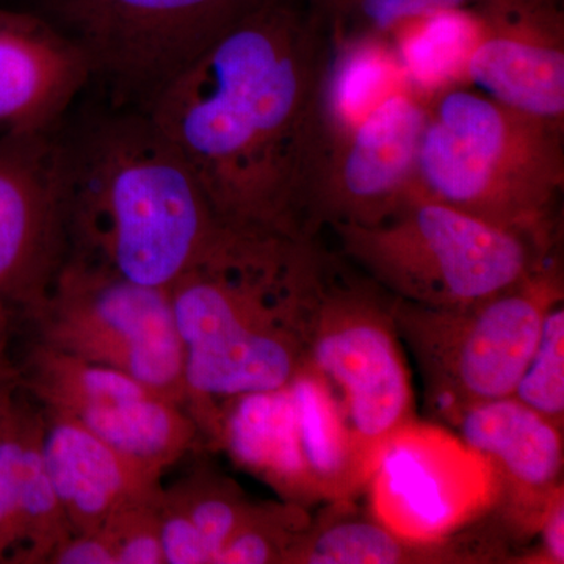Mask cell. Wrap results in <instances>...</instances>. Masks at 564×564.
Instances as JSON below:
<instances>
[{
    "instance_id": "obj_1",
    "label": "cell",
    "mask_w": 564,
    "mask_h": 564,
    "mask_svg": "<svg viewBox=\"0 0 564 564\" xmlns=\"http://www.w3.org/2000/svg\"><path fill=\"white\" fill-rule=\"evenodd\" d=\"M337 47L303 0H263L148 107L225 225L315 240L307 207L332 140Z\"/></svg>"
},
{
    "instance_id": "obj_2",
    "label": "cell",
    "mask_w": 564,
    "mask_h": 564,
    "mask_svg": "<svg viewBox=\"0 0 564 564\" xmlns=\"http://www.w3.org/2000/svg\"><path fill=\"white\" fill-rule=\"evenodd\" d=\"M62 140L69 252L170 289L231 228L147 111L109 106Z\"/></svg>"
},
{
    "instance_id": "obj_3",
    "label": "cell",
    "mask_w": 564,
    "mask_h": 564,
    "mask_svg": "<svg viewBox=\"0 0 564 564\" xmlns=\"http://www.w3.org/2000/svg\"><path fill=\"white\" fill-rule=\"evenodd\" d=\"M321 254L318 239L229 228L170 288L199 430L214 432L223 404L288 388L306 367L303 310Z\"/></svg>"
},
{
    "instance_id": "obj_4",
    "label": "cell",
    "mask_w": 564,
    "mask_h": 564,
    "mask_svg": "<svg viewBox=\"0 0 564 564\" xmlns=\"http://www.w3.org/2000/svg\"><path fill=\"white\" fill-rule=\"evenodd\" d=\"M564 126L463 85L426 98L417 192L555 248Z\"/></svg>"
},
{
    "instance_id": "obj_5",
    "label": "cell",
    "mask_w": 564,
    "mask_h": 564,
    "mask_svg": "<svg viewBox=\"0 0 564 564\" xmlns=\"http://www.w3.org/2000/svg\"><path fill=\"white\" fill-rule=\"evenodd\" d=\"M345 261L406 302L466 306L532 276L554 248L415 191L372 226H329Z\"/></svg>"
},
{
    "instance_id": "obj_6",
    "label": "cell",
    "mask_w": 564,
    "mask_h": 564,
    "mask_svg": "<svg viewBox=\"0 0 564 564\" xmlns=\"http://www.w3.org/2000/svg\"><path fill=\"white\" fill-rule=\"evenodd\" d=\"M560 302L563 276L554 261L466 306H423L393 296V322L417 366L429 413L452 426L466 408L513 395L544 317Z\"/></svg>"
},
{
    "instance_id": "obj_7",
    "label": "cell",
    "mask_w": 564,
    "mask_h": 564,
    "mask_svg": "<svg viewBox=\"0 0 564 564\" xmlns=\"http://www.w3.org/2000/svg\"><path fill=\"white\" fill-rule=\"evenodd\" d=\"M391 293L343 256L322 250L303 310L306 366L339 397L356 447L377 448L414 421V392Z\"/></svg>"
},
{
    "instance_id": "obj_8",
    "label": "cell",
    "mask_w": 564,
    "mask_h": 564,
    "mask_svg": "<svg viewBox=\"0 0 564 564\" xmlns=\"http://www.w3.org/2000/svg\"><path fill=\"white\" fill-rule=\"evenodd\" d=\"M28 318L36 343L120 370L170 402L187 404L185 350L170 289L68 252L50 295Z\"/></svg>"
},
{
    "instance_id": "obj_9",
    "label": "cell",
    "mask_w": 564,
    "mask_h": 564,
    "mask_svg": "<svg viewBox=\"0 0 564 564\" xmlns=\"http://www.w3.org/2000/svg\"><path fill=\"white\" fill-rule=\"evenodd\" d=\"M262 2L43 0L40 14L80 47L109 106L147 111L163 88Z\"/></svg>"
},
{
    "instance_id": "obj_10",
    "label": "cell",
    "mask_w": 564,
    "mask_h": 564,
    "mask_svg": "<svg viewBox=\"0 0 564 564\" xmlns=\"http://www.w3.org/2000/svg\"><path fill=\"white\" fill-rule=\"evenodd\" d=\"M426 98L393 90L366 113L334 129L307 207L306 231L332 225L372 226L417 191V158Z\"/></svg>"
},
{
    "instance_id": "obj_11",
    "label": "cell",
    "mask_w": 564,
    "mask_h": 564,
    "mask_svg": "<svg viewBox=\"0 0 564 564\" xmlns=\"http://www.w3.org/2000/svg\"><path fill=\"white\" fill-rule=\"evenodd\" d=\"M370 511L400 536L440 543L496 503L484 459L443 426L408 422L377 448Z\"/></svg>"
},
{
    "instance_id": "obj_12",
    "label": "cell",
    "mask_w": 564,
    "mask_h": 564,
    "mask_svg": "<svg viewBox=\"0 0 564 564\" xmlns=\"http://www.w3.org/2000/svg\"><path fill=\"white\" fill-rule=\"evenodd\" d=\"M68 252L62 132L0 133V299L35 313Z\"/></svg>"
},
{
    "instance_id": "obj_13",
    "label": "cell",
    "mask_w": 564,
    "mask_h": 564,
    "mask_svg": "<svg viewBox=\"0 0 564 564\" xmlns=\"http://www.w3.org/2000/svg\"><path fill=\"white\" fill-rule=\"evenodd\" d=\"M466 79L489 98L564 126V18L556 0H481Z\"/></svg>"
},
{
    "instance_id": "obj_14",
    "label": "cell",
    "mask_w": 564,
    "mask_h": 564,
    "mask_svg": "<svg viewBox=\"0 0 564 564\" xmlns=\"http://www.w3.org/2000/svg\"><path fill=\"white\" fill-rule=\"evenodd\" d=\"M452 429L491 470L508 527L536 533L563 489V430L513 395L466 408Z\"/></svg>"
},
{
    "instance_id": "obj_15",
    "label": "cell",
    "mask_w": 564,
    "mask_h": 564,
    "mask_svg": "<svg viewBox=\"0 0 564 564\" xmlns=\"http://www.w3.org/2000/svg\"><path fill=\"white\" fill-rule=\"evenodd\" d=\"M90 82L84 52L47 18L0 9V133L54 131Z\"/></svg>"
},
{
    "instance_id": "obj_16",
    "label": "cell",
    "mask_w": 564,
    "mask_h": 564,
    "mask_svg": "<svg viewBox=\"0 0 564 564\" xmlns=\"http://www.w3.org/2000/svg\"><path fill=\"white\" fill-rule=\"evenodd\" d=\"M41 411V454L74 533L96 532L122 505L161 491V473L126 458L76 419Z\"/></svg>"
},
{
    "instance_id": "obj_17",
    "label": "cell",
    "mask_w": 564,
    "mask_h": 564,
    "mask_svg": "<svg viewBox=\"0 0 564 564\" xmlns=\"http://www.w3.org/2000/svg\"><path fill=\"white\" fill-rule=\"evenodd\" d=\"M288 392L304 505L352 500L366 491L369 463L356 447L343 404L328 381L306 366Z\"/></svg>"
},
{
    "instance_id": "obj_18",
    "label": "cell",
    "mask_w": 564,
    "mask_h": 564,
    "mask_svg": "<svg viewBox=\"0 0 564 564\" xmlns=\"http://www.w3.org/2000/svg\"><path fill=\"white\" fill-rule=\"evenodd\" d=\"M467 556L458 538L440 543L408 540L352 500H336L293 544L284 564L462 563Z\"/></svg>"
},
{
    "instance_id": "obj_19",
    "label": "cell",
    "mask_w": 564,
    "mask_h": 564,
    "mask_svg": "<svg viewBox=\"0 0 564 564\" xmlns=\"http://www.w3.org/2000/svg\"><path fill=\"white\" fill-rule=\"evenodd\" d=\"M69 417L126 458L161 474L191 451L199 432L184 406L154 392L96 404Z\"/></svg>"
},
{
    "instance_id": "obj_20",
    "label": "cell",
    "mask_w": 564,
    "mask_h": 564,
    "mask_svg": "<svg viewBox=\"0 0 564 564\" xmlns=\"http://www.w3.org/2000/svg\"><path fill=\"white\" fill-rule=\"evenodd\" d=\"M43 422L20 388L0 432V563L14 564L20 554L29 452Z\"/></svg>"
},
{
    "instance_id": "obj_21",
    "label": "cell",
    "mask_w": 564,
    "mask_h": 564,
    "mask_svg": "<svg viewBox=\"0 0 564 564\" xmlns=\"http://www.w3.org/2000/svg\"><path fill=\"white\" fill-rule=\"evenodd\" d=\"M310 522L306 507L299 503H251L214 564H284Z\"/></svg>"
},
{
    "instance_id": "obj_22",
    "label": "cell",
    "mask_w": 564,
    "mask_h": 564,
    "mask_svg": "<svg viewBox=\"0 0 564 564\" xmlns=\"http://www.w3.org/2000/svg\"><path fill=\"white\" fill-rule=\"evenodd\" d=\"M165 492L195 525L209 551L212 564L252 503L232 480L207 470L177 481Z\"/></svg>"
},
{
    "instance_id": "obj_23",
    "label": "cell",
    "mask_w": 564,
    "mask_h": 564,
    "mask_svg": "<svg viewBox=\"0 0 564 564\" xmlns=\"http://www.w3.org/2000/svg\"><path fill=\"white\" fill-rule=\"evenodd\" d=\"M513 397L563 430L564 425V307H551L536 347L516 386Z\"/></svg>"
},
{
    "instance_id": "obj_24",
    "label": "cell",
    "mask_w": 564,
    "mask_h": 564,
    "mask_svg": "<svg viewBox=\"0 0 564 564\" xmlns=\"http://www.w3.org/2000/svg\"><path fill=\"white\" fill-rule=\"evenodd\" d=\"M162 491L122 505L99 529L109 541L117 564H165L161 538Z\"/></svg>"
},
{
    "instance_id": "obj_25",
    "label": "cell",
    "mask_w": 564,
    "mask_h": 564,
    "mask_svg": "<svg viewBox=\"0 0 564 564\" xmlns=\"http://www.w3.org/2000/svg\"><path fill=\"white\" fill-rule=\"evenodd\" d=\"M481 0H355L337 28V39H381L404 22L444 11L466 10Z\"/></svg>"
},
{
    "instance_id": "obj_26",
    "label": "cell",
    "mask_w": 564,
    "mask_h": 564,
    "mask_svg": "<svg viewBox=\"0 0 564 564\" xmlns=\"http://www.w3.org/2000/svg\"><path fill=\"white\" fill-rule=\"evenodd\" d=\"M161 538L165 564H212L195 525L165 491L161 497Z\"/></svg>"
},
{
    "instance_id": "obj_27",
    "label": "cell",
    "mask_w": 564,
    "mask_h": 564,
    "mask_svg": "<svg viewBox=\"0 0 564 564\" xmlns=\"http://www.w3.org/2000/svg\"><path fill=\"white\" fill-rule=\"evenodd\" d=\"M540 547L529 556V563L563 564L564 563V491L552 497L536 530Z\"/></svg>"
},
{
    "instance_id": "obj_28",
    "label": "cell",
    "mask_w": 564,
    "mask_h": 564,
    "mask_svg": "<svg viewBox=\"0 0 564 564\" xmlns=\"http://www.w3.org/2000/svg\"><path fill=\"white\" fill-rule=\"evenodd\" d=\"M47 564H117L109 541L99 530L74 533L51 555Z\"/></svg>"
},
{
    "instance_id": "obj_29",
    "label": "cell",
    "mask_w": 564,
    "mask_h": 564,
    "mask_svg": "<svg viewBox=\"0 0 564 564\" xmlns=\"http://www.w3.org/2000/svg\"><path fill=\"white\" fill-rule=\"evenodd\" d=\"M20 388V373L17 367L11 364L9 356H0V432Z\"/></svg>"
},
{
    "instance_id": "obj_30",
    "label": "cell",
    "mask_w": 564,
    "mask_h": 564,
    "mask_svg": "<svg viewBox=\"0 0 564 564\" xmlns=\"http://www.w3.org/2000/svg\"><path fill=\"white\" fill-rule=\"evenodd\" d=\"M315 14L323 18L329 25L337 31L340 22L347 17L355 0H303Z\"/></svg>"
},
{
    "instance_id": "obj_31",
    "label": "cell",
    "mask_w": 564,
    "mask_h": 564,
    "mask_svg": "<svg viewBox=\"0 0 564 564\" xmlns=\"http://www.w3.org/2000/svg\"><path fill=\"white\" fill-rule=\"evenodd\" d=\"M11 317H13V307L6 300L0 299V356L7 355V344H9Z\"/></svg>"
}]
</instances>
